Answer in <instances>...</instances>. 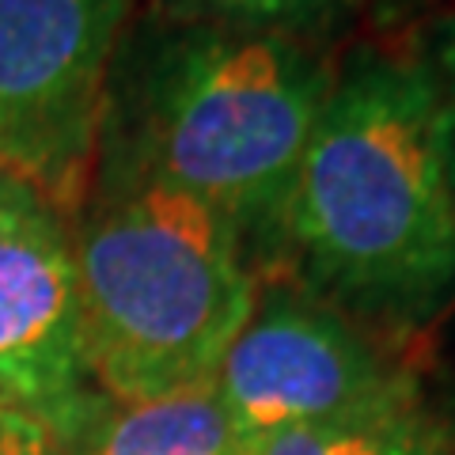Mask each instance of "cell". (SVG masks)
Returning a JSON list of instances; mask_svg holds the SVG:
<instances>
[{
	"instance_id": "obj_9",
	"label": "cell",
	"mask_w": 455,
	"mask_h": 455,
	"mask_svg": "<svg viewBox=\"0 0 455 455\" xmlns=\"http://www.w3.org/2000/svg\"><path fill=\"white\" fill-rule=\"evenodd\" d=\"M353 12L357 0H152V16L164 23L292 38L323 50L353 23Z\"/></svg>"
},
{
	"instance_id": "obj_8",
	"label": "cell",
	"mask_w": 455,
	"mask_h": 455,
	"mask_svg": "<svg viewBox=\"0 0 455 455\" xmlns=\"http://www.w3.org/2000/svg\"><path fill=\"white\" fill-rule=\"evenodd\" d=\"M243 455H455V429L414 395L346 421L274 433Z\"/></svg>"
},
{
	"instance_id": "obj_4",
	"label": "cell",
	"mask_w": 455,
	"mask_h": 455,
	"mask_svg": "<svg viewBox=\"0 0 455 455\" xmlns=\"http://www.w3.org/2000/svg\"><path fill=\"white\" fill-rule=\"evenodd\" d=\"M212 391L247 451L284 429L395 406L421 395V383L387 334L269 274L212 376Z\"/></svg>"
},
{
	"instance_id": "obj_1",
	"label": "cell",
	"mask_w": 455,
	"mask_h": 455,
	"mask_svg": "<svg viewBox=\"0 0 455 455\" xmlns=\"http://www.w3.org/2000/svg\"><path fill=\"white\" fill-rule=\"evenodd\" d=\"M274 274L387 338L455 304V194L421 50L338 61L281 220Z\"/></svg>"
},
{
	"instance_id": "obj_10",
	"label": "cell",
	"mask_w": 455,
	"mask_h": 455,
	"mask_svg": "<svg viewBox=\"0 0 455 455\" xmlns=\"http://www.w3.org/2000/svg\"><path fill=\"white\" fill-rule=\"evenodd\" d=\"M425 68L433 76L436 92V130H440V156L455 194V20H444L429 35V46H421Z\"/></svg>"
},
{
	"instance_id": "obj_3",
	"label": "cell",
	"mask_w": 455,
	"mask_h": 455,
	"mask_svg": "<svg viewBox=\"0 0 455 455\" xmlns=\"http://www.w3.org/2000/svg\"><path fill=\"white\" fill-rule=\"evenodd\" d=\"M73 251L95 387L118 403L209 387L262 281L235 228L152 182L95 187Z\"/></svg>"
},
{
	"instance_id": "obj_11",
	"label": "cell",
	"mask_w": 455,
	"mask_h": 455,
	"mask_svg": "<svg viewBox=\"0 0 455 455\" xmlns=\"http://www.w3.org/2000/svg\"><path fill=\"white\" fill-rule=\"evenodd\" d=\"M0 455H50V429L35 418L0 410Z\"/></svg>"
},
{
	"instance_id": "obj_7",
	"label": "cell",
	"mask_w": 455,
	"mask_h": 455,
	"mask_svg": "<svg viewBox=\"0 0 455 455\" xmlns=\"http://www.w3.org/2000/svg\"><path fill=\"white\" fill-rule=\"evenodd\" d=\"M50 455H243V444L209 383L148 403L92 391L50 429Z\"/></svg>"
},
{
	"instance_id": "obj_6",
	"label": "cell",
	"mask_w": 455,
	"mask_h": 455,
	"mask_svg": "<svg viewBox=\"0 0 455 455\" xmlns=\"http://www.w3.org/2000/svg\"><path fill=\"white\" fill-rule=\"evenodd\" d=\"M88 395L68 212L0 171V410L57 429Z\"/></svg>"
},
{
	"instance_id": "obj_2",
	"label": "cell",
	"mask_w": 455,
	"mask_h": 455,
	"mask_svg": "<svg viewBox=\"0 0 455 455\" xmlns=\"http://www.w3.org/2000/svg\"><path fill=\"white\" fill-rule=\"evenodd\" d=\"M334 68L307 42L160 20L114 57L95 187L152 182L194 197L235 228L269 277Z\"/></svg>"
},
{
	"instance_id": "obj_5",
	"label": "cell",
	"mask_w": 455,
	"mask_h": 455,
	"mask_svg": "<svg viewBox=\"0 0 455 455\" xmlns=\"http://www.w3.org/2000/svg\"><path fill=\"white\" fill-rule=\"evenodd\" d=\"M130 0H0V171L73 209L92 187Z\"/></svg>"
}]
</instances>
